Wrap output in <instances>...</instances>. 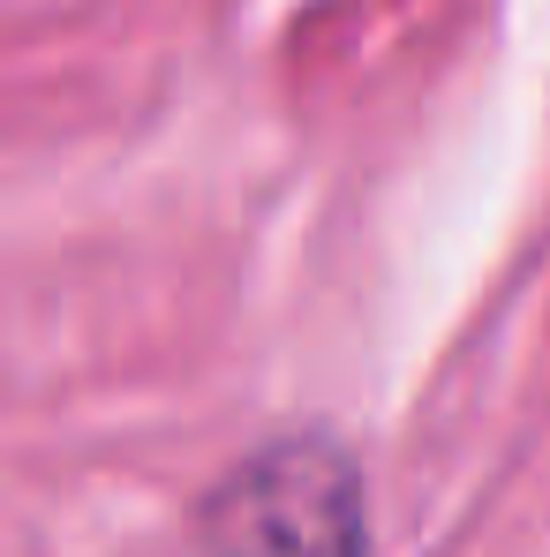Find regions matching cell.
Wrapping results in <instances>:
<instances>
[{
  "label": "cell",
  "instance_id": "6da1fadb",
  "mask_svg": "<svg viewBox=\"0 0 550 557\" xmlns=\"http://www.w3.org/2000/svg\"><path fill=\"white\" fill-rule=\"evenodd\" d=\"M204 557H363V482L317 437L265 445L204 505Z\"/></svg>",
  "mask_w": 550,
  "mask_h": 557
}]
</instances>
